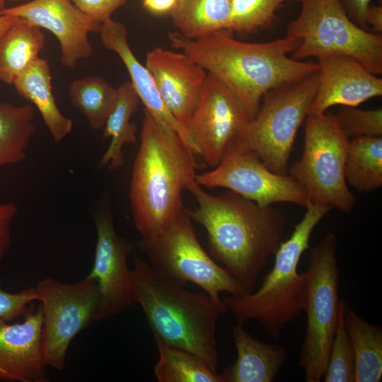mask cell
<instances>
[{"label": "cell", "mask_w": 382, "mask_h": 382, "mask_svg": "<svg viewBox=\"0 0 382 382\" xmlns=\"http://www.w3.org/2000/svg\"><path fill=\"white\" fill-rule=\"evenodd\" d=\"M197 202L187 209L190 219L206 230L210 256L244 287L253 291L267 259L277 252L286 225L284 213L227 190L213 195L195 180L187 187Z\"/></svg>", "instance_id": "cell-1"}, {"label": "cell", "mask_w": 382, "mask_h": 382, "mask_svg": "<svg viewBox=\"0 0 382 382\" xmlns=\"http://www.w3.org/2000/svg\"><path fill=\"white\" fill-rule=\"evenodd\" d=\"M221 30L192 39L178 31L168 34L173 47L224 84L243 104L253 119L264 96L282 84L301 79L319 69L318 63L289 57L299 46L286 36L268 42L235 39Z\"/></svg>", "instance_id": "cell-2"}, {"label": "cell", "mask_w": 382, "mask_h": 382, "mask_svg": "<svg viewBox=\"0 0 382 382\" xmlns=\"http://www.w3.org/2000/svg\"><path fill=\"white\" fill-rule=\"evenodd\" d=\"M194 155L175 131L144 110L129 193L141 238L158 233L185 209L182 193L197 174Z\"/></svg>", "instance_id": "cell-3"}, {"label": "cell", "mask_w": 382, "mask_h": 382, "mask_svg": "<svg viewBox=\"0 0 382 382\" xmlns=\"http://www.w3.org/2000/svg\"><path fill=\"white\" fill-rule=\"evenodd\" d=\"M130 277L134 302L141 306L154 338L195 354L216 370V324L227 308L207 293L190 291L163 277L139 257Z\"/></svg>", "instance_id": "cell-4"}, {"label": "cell", "mask_w": 382, "mask_h": 382, "mask_svg": "<svg viewBox=\"0 0 382 382\" xmlns=\"http://www.w3.org/2000/svg\"><path fill=\"white\" fill-rule=\"evenodd\" d=\"M306 209L290 237L281 242L274 255L273 267L264 277L260 288L241 296L222 298L236 323L259 321L271 337L278 338L286 325L303 311L306 273L299 274L298 265L303 253L310 248L313 229L332 208L311 203Z\"/></svg>", "instance_id": "cell-5"}, {"label": "cell", "mask_w": 382, "mask_h": 382, "mask_svg": "<svg viewBox=\"0 0 382 382\" xmlns=\"http://www.w3.org/2000/svg\"><path fill=\"white\" fill-rule=\"evenodd\" d=\"M286 36L299 42L292 52L295 59L346 56L382 74L381 34L355 23L340 0H305L298 17L288 25Z\"/></svg>", "instance_id": "cell-6"}, {"label": "cell", "mask_w": 382, "mask_h": 382, "mask_svg": "<svg viewBox=\"0 0 382 382\" xmlns=\"http://www.w3.org/2000/svg\"><path fill=\"white\" fill-rule=\"evenodd\" d=\"M318 81L319 69L269 91L231 146L254 152L272 172L288 174L294 140L308 115Z\"/></svg>", "instance_id": "cell-7"}, {"label": "cell", "mask_w": 382, "mask_h": 382, "mask_svg": "<svg viewBox=\"0 0 382 382\" xmlns=\"http://www.w3.org/2000/svg\"><path fill=\"white\" fill-rule=\"evenodd\" d=\"M137 247L160 275L184 286L189 282L198 286L220 306H226L221 292L233 296L247 294L201 245L186 208L158 233L141 238Z\"/></svg>", "instance_id": "cell-8"}, {"label": "cell", "mask_w": 382, "mask_h": 382, "mask_svg": "<svg viewBox=\"0 0 382 382\" xmlns=\"http://www.w3.org/2000/svg\"><path fill=\"white\" fill-rule=\"evenodd\" d=\"M337 238L331 231L310 249L303 311L306 328L299 364L306 382H320L326 367L339 315Z\"/></svg>", "instance_id": "cell-9"}, {"label": "cell", "mask_w": 382, "mask_h": 382, "mask_svg": "<svg viewBox=\"0 0 382 382\" xmlns=\"http://www.w3.org/2000/svg\"><path fill=\"white\" fill-rule=\"evenodd\" d=\"M349 141L332 113L306 117L303 154L288 173L303 187L311 204L352 211L355 197L345 178Z\"/></svg>", "instance_id": "cell-10"}, {"label": "cell", "mask_w": 382, "mask_h": 382, "mask_svg": "<svg viewBox=\"0 0 382 382\" xmlns=\"http://www.w3.org/2000/svg\"><path fill=\"white\" fill-rule=\"evenodd\" d=\"M35 290L43 315L45 361L47 366L60 371L74 338L98 321L99 286L96 279L87 276L74 283L48 277L40 281Z\"/></svg>", "instance_id": "cell-11"}, {"label": "cell", "mask_w": 382, "mask_h": 382, "mask_svg": "<svg viewBox=\"0 0 382 382\" xmlns=\"http://www.w3.org/2000/svg\"><path fill=\"white\" fill-rule=\"evenodd\" d=\"M206 187H224L261 206L290 202L305 208L311 204L303 187L289 173L270 170L253 151L231 146L212 170L196 174Z\"/></svg>", "instance_id": "cell-12"}, {"label": "cell", "mask_w": 382, "mask_h": 382, "mask_svg": "<svg viewBox=\"0 0 382 382\" xmlns=\"http://www.w3.org/2000/svg\"><path fill=\"white\" fill-rule=\"evenodd\" d=\"M251 120L240 100L208 74L197 105L185 127L199 149L198 155L214 168Z\"/></svg>", "instance_id": "cell-13"}, {"label": "cell", "mask_w": 382, "mask_h": 382, "mask_svg": "<svg viewBox=\"0 0 382 382\" xmlns=\"http://www.w3.org/2000/svg\"><path fill=\"white\" fill-rule=\"evenodd\" d=\"M94 221L97 233L95 257L87 277L96 279L99 286L100 321L127 311L134 303L127 259L137 243L119 236L109 209L100 210Z\"/></svg>", "instance_id": "cell-14"}, {"label": "cell", "mask_w": 382, "mask_h": 382, "mask_svg": "<svg viewBox=\"0 0 382 382\" xmlns=\"http://www.w3.org/2000/svg\"><path fill=\"white\" fill-rule=\"evenodd\" d=\"M0 15L24 18L51 32L59 44L62 64L72 69L91 56L89 34L99 32L101 25L70 0H30L5 7Z\"/></svg>", "instance_id": "cell-15"}, {"label": "cell", "mask_w": 382, "mask_h": 382, "mask_svg": "<svg viewBox=\"0 0 382 382\" xmlns=\"http://www.w3.org/2000/svg\"><path fill=\"white\" fill-rule=\"evenodd\" d=\"M42 307L28 306L23 320L0 318V381L47 382L42 349Z\"/></svg>", "instance_id": "cell-16"}, {"label": "cell", "mask_w": 382, "mask_h": 382, "mask_svg": "<svg viewBox=\"0 0 382 382\" xmlns=\"http://www.w3.org/2000/svg\"><path fill=\"white\" fill-rule=\"evenodd\" d=\"M145 66L170 112L185 126L197 105L207 71L183 52L158 47L146 54Z\"/></svg>", "instance_id": "cell-17"}, {"label": "cell", "mask_w": 382, "mask_h": 382, "mask_svg": "<svg viewBox=\"0 0 382 382\" xmlns=\"http://www.w3.org/2000/svg\"><path fill=\"white\" fill-rule=\"evenodd\" d=\"M319 81L308 115L322 114L334 105L357 107L382 95V79L346 56L318 59Z\"/></svg>", "instance_id": "cell-18"}, {"label": "cell", "mask_w": 382, "mask_h": 382, "mask_svg": "<svg viewBox=\"0 0 382 382\" xmlns=\"http://www.w3.org/2000/svg\"><path fill=\"white\" fill-rule=\"evenodd\" d=\"M98 33L103 47L115 52L124 63L130 76V83L144 109L156 120L175 131L195 154H199V149L187 129L170 112L151 73L132 51L125 25L109 18L101 23Z\"/></svg>", "instance_id": "cell-19"}, {"label": "cell", "mask_w": 382, "mask_h": 382, "mask_svg": "<svg viewBox=\"0 0 382 382\" xmlns=\"http://www.w3.org/2000/svg\"><path fill=\"white\" fill-rule=\"evenodd\" d=\"M243 324L232 330L237 357L220 374L223 382H272L283 366L287 353L284 347L258 340Z\"/></svg>", "instance_id": "cell-20"}, {"label": "cell", "mask_w": 382, "mask_h": 382, "mask_svg": "<svg viewBox=\"0 0 382 382\" xmlns=\"http://www.w3.org/2000/svg\"><path fill=\"white\" fill-rule=\"evenodd\" d=\"M18 94L32 103L53 140L61 142L71 132L73 122L58 108L52 93V76L48 61L38 57L15 80Z\"/></svg>", "instance_id": "cell-21"}, {"label": "cell", "mask_w": 382, "mask_h": 382, "mask_svg": "<svg viewBox=\"0 0 382 382\" xmlns=\"http://www.w3.org/2000/svg\"><path fill=\"white\" fill-rule=\"evenodd\" d=\"M45 34L26 19L17 18L0 37V81L13 84L44 48Z\"/></svg>", "instance_id": "cell-22"}, {"label": "cell", "mask_w": 382, "mask_h": 382, "mask_svg": "<svg viewBox=\"0 0 382 382\" xmlns=\"http://www.w3.org/2000/svg\"><path fill=\"white\" fill-rule=\"evenodd\" d=\"M117 91L116 104L103 127V137L110 138V143L99 161V169L115 170L122 168L125 164L124 146L137 141V128L131 122V117L137 109L139 98L129 81L118 86Z\"/></svg>", "instance_id": "cell-23"}, {"label": "cell", "mask_w": 382, "mask_h": 382, "mask_svg": "<svg viewBox=\"0 0 382 382\" xmlns=\"http://www.w3.org/2000/svg\"><path fill=\"white\" fill-rule=\"evenodd\" d=\"M344 318L354 356V382H379L382 377V328L364 320L347 304Z\"/></svg>", "instance_id": "cell-24"}, {"label": "cell", "mask_w": 382, "mask_h": 382, "mask_svg": "<svg viewBox=\"0 0 382 382\" xmlns=\"http://www.w3.org/2000/svg\"><path fill=\"white\" fill-rule=\"evenodd\" d=\"M230 13V0H178L170 15L180 33L195 39L227 30Z\"/></svg>", "instance_id": "cell-25"}, {"label": "cell", "mask_w": 382, "mask_h": 382, "mask_svg": "<svg viewBox=\"0 0 382 382\" xmlns=\"http://www.w3.org/2000/svg\"><path fill=\"white\" fill-rule=\"evenodd\" d=\"M347 184L360 192L382 186V137H358L349 139L345 163Z\"/></svg>", "instance_id": "cell-26"}, {"label": "cell", "mask_w": 382, "mask_h": 382, "mask_svg": "<svg viewBox=\"0 0 382 382\" xmlns=\"http://www.w3.org/2000/svg\"><path fill=\"white\" fill-rule=\"evenodd\" d=\"M32 105L0 102V169L27 158L26 150L35 131Z\"/></svg>", "instance_id": "cell-27"}, {"label": "cell", "mask_w": 382, "mask_h": 382, "mask_svg": "<svg viewBox=\"0 0 382 382\" xmlns=\"http://www.w3.org/2000/svg\"><path fill=\"white\" fill-rule=\"evenodd\" d=\"M159 359L154 367L158 382H223L216 370L185 349L155 338Z\"/></svg>", "instance_id": "cell-28"}, {"label": "cell", "mask_w": 382, "mask_h": 382, "mask_svg": "<svg viewBox=\"0 0 382 382\" xmlns=\"http://www.w3.org/2000/svg\"><path fill=\"white\" fill-rule=\"evenodd\" d=\"M69 96L72 105L86 118L96 130L103 129L113 110L118 96L112 87L98 76H88L72 81Z\"/></svg>", "instance_id": "cell-29"}, {"label": "cell", "mask_w": 382, "mask_h": 382, "mask_svg": "<svg viewBox=\"0 0 382 382\" xmlns=\"http://www.w3.org/2000/svg\"><path fill=\"white\" fill-rule=\"evenodd\" d=\"M347 304L340 300L337 328L323 376L325 382H354V356L344 318Z\"/></svg>", "instance_id": "cell-30"}, {"label": "cell", "mask_w": 382, "mask_h": 382, "mask_svg": "<svg viewBox=\"0 0 382 382\" xmlns=\"http://www.w3.org/2000/svg\"><path fill=\"white\" fill-rule=\"evenodd\" d=\"M284 0H230L231 13L227 30L248 35L267 27Z\"/></svg>", "instance_id": "cell-31"}, {"label": "cell", "mask_w": 382, "mask_h": 382, "mask_svg": "<svg viewBox=\"0 0 382 382\" xmlns=\"http://www.w3.org/2000/svg\"><path fill=\"white\" fill-rule=\"evenodd\" d=\"M342 133L349 137L382 135V109L361 110L342 106L335 115Z\"/></svg>", "instance_id": "cell-32"}, {"label": "cell", "mask_w": 382, "mask_h": 382, "mask_svg": "<svg viewBox=\"0 0 382 382\" xmlns=\"http://www.w3.org/2000/svg\"><path fill=\"white\" fill-rule=\"evenodd\" d=\"M2 279L0 276V318L6 321L23 317L27 311L28 305L37 301L35 287H30L17 293L5 291L1 287Z\"/></svg>", "instance_id": "cell-33"}, {"label": "cell", "mask_w": 382, "mask_h": 382, "mask_svg": "<svg viewBox=\"0 0 382 382\" xmlns=\"http://www.w3.org/2000/svg\"><path fill=\"white\" fill-rule=\"evenodd\" d=\"M77 8L94 21L102 23L127 0H70Z\"/></svg>", "instance_id": "cell-34"}, {"label": "cell", "mask_w": 382, "mask_h": 382, "mask_svg": "<svg viewBox=\"0 0 382 382\" xmlns=\"http://www.w3.org/2000/svg\"><path fill=\"white\" fill-rule=\"evenodd\" d=\"M18 210V207L13 202L0 204V262L10 247L11 226Z\"/></svg>", "instance_id": "cell-35"}, {"label": "cell", "mask_w": 382, "mask_h": 382, "mask_svg": "<svg viewBox=\"0 0 382 382\" xmlns=\"http://www.w3.org/2000/svg\"><path fill=\"white\" fill-rule=\"evenodd\" d=\"M347 15L358 25L366 27L365 15L371 0H340Z\"/></svg>", "instance_id": "cell-36"}, {"label": "cell", "mask_w": 382, "mask_h": 382, "mask_svg": "<svg viewBox=\"0 0 382 382\" xmlns=\"http://www.w3.org/2000/svg\"><path fill=\"white\" fill-rule=\"evenodd\" d=\"M144 8L150 13L161 16L170 14L178 0H141Z\"/></svg>", "instance_id": "cell-37"}, {"label": "cell", "mask_w": 382, "mask_h": 382, "mask_svg": "<svg viewBox=\"0 0 382 382\" xmlns=\"http://www.w3.org/2000/svg\"><path fill=\"white\" fill-rule=\"evenodd\" d=\"M366 25H369L374 33L381 34L382 32V6L369 5L365 15Z\"/></svg>", "instance_id": "cell-38"}, {"label": "cell", "mask_w": 382, "mask_h": 382, "mask_svg": "<svg viewBox=\"0 0 382 382\" xmlns=\"http://www.w3.org/2000/svg\"><path fill=\"white\" fill-rule=\"evenodd\" d=\"M16 19V17L0 15V37L8 30Z\"/></svg>", "instance_id": "cell-39"}, {"label": "cell", "mask_w": 382, "mask_h": 382, "mask_svg": "<svg viewBox=\"0 0 382 382\" xmlns=\"http://www.w3.org/2000/svg\"><path fill=\"white\" fill-rule=\"evenodd\" d=\"M7 0H0V11L5 8V4Z\"/></svg>", "instance_id": "cell-40"}, {"label": "cell", "mask_w": 382, "mask_h": 382, "mask_svg": "<svg viewBox=\"0 0 382 382\" xmlns=\"http://www.w3.org/2000/svg\"><path fill=\"white\" fill-rule=\"evenodd\" d=\"M294 1H299V2L302 3V2H303L305 0H294Z\"/></svg>", "instance_id": "cell-41"}, {"label": "cell", "mask_w": 382, "mask_h": 382, "mask_svg": "<svg viewBox=\"0 0 382 382\" xmlns=\"http://www.w3.org/2000/svg\"><path fill=\"white\" fill-rule=\"evenodd\" d=\"M9 1H30V0H9Z\"/></svg>", "instance_id": "cell-42"}]
</instances>
